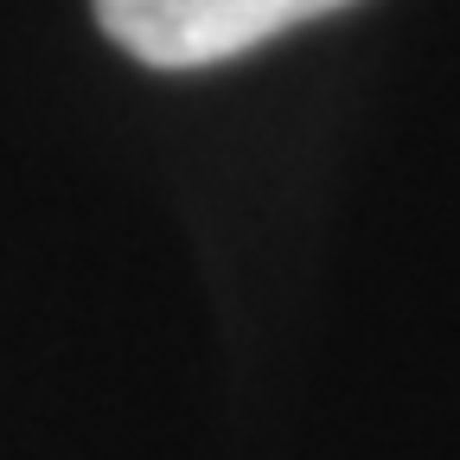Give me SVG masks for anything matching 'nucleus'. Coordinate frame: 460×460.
<instances>
[{"instance_id":"1","label":"nucleus","mask_w":460,"mask_h":460,"mask_svg":"<svg viewBox=\"0 0 460 460\" xmlns=\"http://www.w3.org/2000/svg\"><path fill=\"white\" fill-rule=\"evenodd\" d=\"M352 0H96L102 32L154 71H205Z\"/></svg>"}]
</instances>
